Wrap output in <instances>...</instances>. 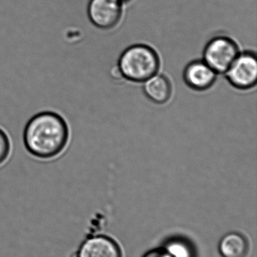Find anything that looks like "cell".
I'll list each match as a JSON object with an SVG mask.
<instances>
[{
  "label": "cell",
  "mask_w": 257,
  "mask_h": 257,
  "mask_svg": "<svg viewBox=\"0 0 257 257\" xmlns=\"http://www.w3.org/2000/svg\"><path fill=\"white\" fill-rule=\"evenodd\" d=\"M69 136V127L64 118L54 111H46L38 113L29 120L23 140L32 156L48 160L63 152Z\"/></svg>",
  "instance_id": "6da1fadb"
},
{
  "label": "cell",
  "mask_w": 257,
  "mask_h": 257,
  "mask_svg": "<svg viewBox=\"0 0 257 257\" xmlns=\"http://www.w3.org/2000/svg\"><path fill=\"white\" fill-rule=\"evenodd\" d=\"M160 59L156 51L146 45H134L125 49L118 61V72L133 82H144L159 70Z\"/></svg>",
  "instance_id": "7a4b0ae2"
},
{
  "label": "cell",
  "mask_w": 257,
  "mask_h": 257,
  "mask_svg": "<svg viewBox=\"0 0 257 257\" xmlns=\"http://www.w3.org/2000/svg\"><path fill=\"white\" fill-rule=\"evenodd\" d=\"M239 53L235 41L226 36H217L205 46L203 60L216 73H226Z\"/></svg>",
  "instance_id": "3957f363"
},
{
  "label": "cell",
  "mask_w": 257,
  "mask_h": 257,
  "mask_svg": "<svg viewBox=\"0 0 257 257\" xmlns=\"http://www.w3.org/2000/svg\"><path fill=\"white\" fill-rule=\"evenodd\" d=\"M229 82L238 90H249L257 82V58L255 53H239L226 72Z\"/></svg>",
  "instance_id": "277c9868"
},
{
  "label": "cell",
  "mask_w": 257,
  "mask_h": 257,
  "mask_svg": "<svg viewBox=\"0 0 257 257\" xmlns=\"http://www.w3.org/2000/svg\"><path fill=\"white\" fill-rule=\"evenodd\" d=\"M89 18L98 28L108 30L119 24L122 15V3L119 0H91Z\"/></svg>",
  "instance_id": "5b68a950"
},
{
  "label": "cell",
  "mask_w": 257,
  "mask_h": 257,
  "mask_svg": "<svg viewBox=\"0 0 257 257\" xmlns=\"http://www.w3.org/2000/svg\"><path fill=\"white\" fill-rule=\"evenodd\" d=\"M184 79L190 88L205 91L212 87L217 73L204 60H194L184 69Z\"/></svg>",
  "instance_id": "8992f818"
},
{
  "label": "cell",
  "mask_w": 257,
  "mask_h": 257,
  "mask_svg": "<svg viewBox=\"0 0 257 257\" xmlns=\"http://www.w3.org/2000/svg\"><path fill=\"white\" fill-rule=\"evenodd\" d=\"M75 257H121L120 250L110 238L98 236L81 244Z\"/></svg>",
  "instance_id": "52a82bcc"
},
{
  "label": "cell",
  "mask_w": 257,
  "mask_h": 257,
  "mask_svg": "<svg viewBox=\"0 0 257 257\" xmlns=\"http://www.w3.org/2000/svg\"><path fill=\"white\" fill-rule=\"evenodd\" d=\"M143 83L145 95L154 103L161 105L170 99L172 93V84L165 75L156 74Z\"/></svg>",
  "instance_id": "ba28073f"
},
{
  "label": "cell",
  "mask_w": 257,
  "mask_h": 257,
  "mask_svg": "<svg viewBox=\"0 0 257 257\" xmlns=\"http://www.w3.org/2000/svg\"><path fill=\"white\" fill-rule=\"evenodd\" d=\"M220 250L223 257H245L247 243L245 238L239 234H228L221 240Z\"/></svg>",
  "instance_id": "9c48e42d"
},
{
  "label": "cell",
  "mask_w": 257,
  "mask_h": 257,
  "mask_svg": "<svg viewBox=\"0 0 257 257\" xmlns=\"http://www.w3.org/2000/svg\"><path fill=\"white\" fill-rule=\"evenodd\" d=\"M11 151V144L7 134L0 128V165L3 164L8 157Z\"/></svg>",
  "instance_id": "30bf717a"
},
{
  "label": "cell",
  "mask_w": 257,
  "mask_h": 257,
  "mask_svg": "<svg viewBox=\"0 0 257 257\" xmlns=\"http://www.w3.org/2000/svg\"><path fill=\"white\" fill-rule=\"evenodd\" d=\"M119 1L122 2V3H123L124 2L128 1V0H119Z\"/></svg>",
  "instance_id": "8fae6325"
}]
</instances>
